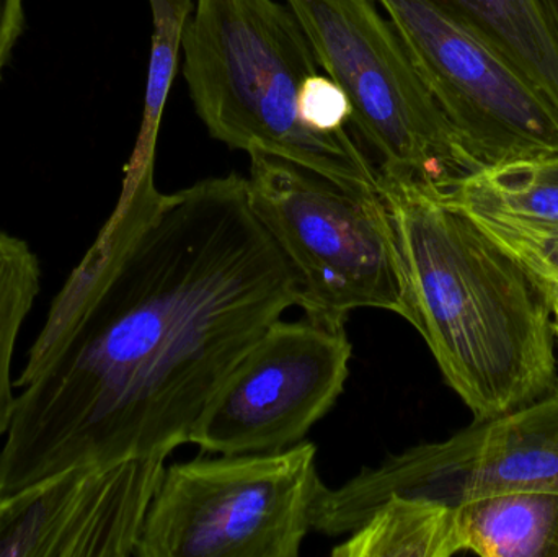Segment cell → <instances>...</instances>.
I'll list each match as a JSON object with an SVG mask.
<instances>
[{"label": "cell", "mask_w": 558, "mask_h": 557, "mask_svg": "<svg viewBox=\"0 0 558 557\" xmlns=\"http://www.w3.org/2000/svg\"><path fill=\"white\" fill-rule=\"evenodd\" d=\"M507 58L558 108V39L541 0H429Z\"/></svg>", "instance_id": "8fae6325"}, {"label": "cell", "mask_w": 558, "mask_h": 557, "mask_svg": "<svg viewBox=\"0 0 558 557\" xmlns=\"http://www.w3.org/2000/svg\"><path fill=\"white\" fill-rule=\"evenodd\" d=\"M543 287L544 293L549 298L550 306L553 310H557L558 307V284H541Z\"/></svg>", "instance_id": "44dd1931"}, {"label": "cell", "mask_w": 558, "mask_h": 557, "mask_svg": "<svg viewBox=\"0 0 558 557\" xmlns=\"http://www.w3.org/2000/svg\"><path fill=\"white\" fill-rule=\"evenodd\" d=\"M299 306L284 255L231 173L120 199L49 306L16 378L0 499L74 467L162 464L242 356Z\"/></svg>", "instance_id": "6da1fadb"}, {"label": "cell", "mask_w": 558, "mask_h": 557, "mask_svg": "<svg viewBox=\"0 0 558 557\" xmlns=\"http://www.w3.org/2000/svg\"><path fill=\"white\" fill-rule=\"evenodd\" d=\"M465 553L459 507L390 497L347 540L335 557H451Z\"/></svg>", "instance_id": "4fadbf2b"}, {"label": "cell", "mask_w": 558, "mask_h": 557, "mask_svg": "<svg viewBox=\"0 0 558 557\" xmlns=\"http://www.w3.org/2000/svg\"><path fill=\"white\" fill-rule=\"evenodd\" d=\"M471 218L520 262L537 283L558 284V226L520 225L481 216Z\"/></svg>", "instance_id": "e0dca14e"}, {"label": "cell", "mask_w": 558, "mask_h": 557, "mask_svg": "<svg viewBox=\"0 0 558 557\" xmlns=\"http://www.w3.org/2000/svg\"><path fill=\"white\" fill-rule=\"evenodd\" d=\"M25 28V0H0V81Z\"/></svg>", "instance_id": "d6986e66"}, {"label": "cell", "mask_w": 558, "mask_h": 557, "mask_svg": "<svg viewBox=\"0 0 558 557\" xmlns=\"http://www.w3.org/2000/svg\"><path fill=\"white\" fill-rule=\"evenodd\" d=\"M554 311V332H556L557 346H558V307Z\"/></svg>", "instance_id": "7402d4cb"}, {"label": "cell", "mask_w": 558, "mask_h": 557, "mask_svg": "<svg viewBox=\"0 0 558 557\" xmlns=\"http://www.w3.org/2000/svg\"><path fill=\"white\" fill-rule=\"evenodd\" d=\"M541 3H543L544 12H546L558 39V0H541Z\"/></svg>", "instance_id": "ffe728a7"}, {"label": "cell", "mask_w": 558, "mask_h": 557, "mask_svg": "<svg viewBox=\"0 0 558 557\" xmlns=\"http://www.w3.org/2000/svg\"><path fill=\"white\" fill-rule=\"evenodd\" d=\"M301 117L315 133L343 134L351 121L350 100L337 82L315 74L302 88Z\"/></svg>", "instance_id": "ac0fdd59"}, {"label": "cell", "mask_w": 558, "mask_h": 557, "mask_svg": "<svg viewBox=\"0 0 558 557\" xmlns=\"http://www.w3.org/2000/svg\"><path fill=\"white\" fill-rule=\"evenodd\" d=\"M166 467H74L0 499V557L136 556Z\"/></svg>", "instance_id": "30bf717a"}, {"label": "cell", "mask_w": 558, "mask_h": 557, "mask_svg": "<svg viewBox=\"0 0 558 557\" xmlns=\"http://www.w3.org/2000/svg\"><path fill=\"white\" fill-rule=\"evenodd\" d=\"M315 457L301 441L166 467L136 557H298L325 487Z\"/></svg>", "instance_id": "8992f818"}, {"label": "cell", "mask_w": 558, "mask_h": 557, "mask_svg": "<svg viewBox=\"0 0 558 557\" xmlns=\"http://www.w3.org/2000/svg\"><path fill=\"white\" fill-rule=\"evenodd\" d=\"M248 202L299 287L305 319L344 327L356 310L409 320L405 271L380 186L343 182L254 149Z\"/></svg>", "instance_id": "277c9868"}, {"label": "cell", "mask_w": 558, "mask_h": 557, "mask_svg": "<svg viewBox=\"0 0 558 557\" xmlns=\"http://www.w3.org/2000/svg\"><path fill=\"white\" fill-rule=\"evenodd\" d=\"M439 196L471 216L558 226V156L484 167Z\"/></svg>", "instance_id": "5bb4252c"}, {"label": "cell", "mask_w": 558, "mask_h": 557, "mask_svg": "<svg viewBox=\"0 0 558 557\" xmlns=\"http://www.w3.org/2000/svg\"><path fill=\"white\" fill-rule=\"evenodd\" d=\"M465 553L558 557V493L508 491L459 506Z\"/></svg>", "instance_id": "7c38bea8"}, {"label": "cell", "mask_w": 558, "mask_h": 557, "mask_svg": "<svg viewBox=\"0 0 558 557\" xmlns=\"http://www.w3.org/2000/svg\"><path fill=\"white\" fill-rule=\"evenodd\" d=\"M412 324L474 421L543 398L558 382L549 298L471 216L438 193L380 175Z\"/></svg>", "instance_id": "7a4b0ae2"}, {"label": "cell", "mask_w": 558, "mask_h": 557, "mask_svg": "<svg viewBox=\"0 0 558 557\" xmlns=\"http://www.w3.org/2000/svg\"><path fill=\"white\" fill-rule=\"evenodd\" d=\"M481 169L558 156V108L481 36L429 0H377Z\"/></svg>", "instance_id": "ba28073f"}, {"label": "cell", "mask_w": 558, "mask_h": 557, "mask_svg": "<svg viewBox=\"0 0 558 557\" xmlns=\"http://www.w3.org/2000/svg\"><path fill=\"white\" fill-rule=\"evenodd\" d=\"M41 291V265L28 244L0 231V441L15 409L12 360L20 330Z\"/></svg>", "instance_id": "2e32d148"}, {"label": "cell", "mask_w": 558, "mask_h": 557, "mask_svg": "<svg viewBox=\"0 0 558 557\" xmlns=\"http://www.w3.org/2000/svg\"><path fill=\"white\" fill-rule=\"evenodd\" d=\"M351 353L344 327L278 319L222 383L189 444L221 455L301 444L343 392Z\"/></svg>", "instance_id": "9c48e42d"}, {"label": "cell", "mask_w": 558, "mask_h": 557, "mask_svg": "<svg viewBox=\"0 0 558 557\" xmlns=\"http://www.w3.org/2000/svg\"><path fill=\"white\" fill-rule=\"evenodd\" d=\"M351 121L380 159V175L445 195L481 169L374 0H288Z\"/></svg>", "instance_id": "5b68a950"}, {"label": "cell", "mask_w": 558, "mask_h": 557, "mask_svg": "<svg viewBox=\"0 0 558 557\" xmlns=\"http://www.w3.org/2000/svg\"><path fill=\"white\" fill-rule=\"evenodd\" d=\"M508 491L558 493V382L517 411L474 421L448 440L392 455L338 489L325 486L312 529L350 535L390 497L459 507Z\"/></svg>", "instance_id": "52a82bcc"}, {"label": "cell", "mask_w": 558, "mask_h": 557, "mask_svg": "<svg viewBox=\"0 0 558 557\" xmlns=\"http://www.w3.org/2000/svg\"><path fill=\"white\" fill-rule=\"evenodd\" d=\"M149 5L154 28L143 121L124 175H141L154 170L160 121L175 77L183 32L193 13V0H149Z\"/></svg>", "instance_id": "9a60e30c"}, {"label": "cell", "mask_w": 558, "mask_h": 557, "mask_svg": "<svg viewBox=\"0 0 558 557\" xmlns=\"http://www.w3.org/2000/svg\"><path fill=\"white\" fill-rule=\"evenodd\" d=\"M190 97L215 140L265 150L343 182L380 186L350 134H320L301 117L318 59L291 7L277 0H196L183 32Z\"/></svg>", "instance_id": "3957f363"}]
</instances>
